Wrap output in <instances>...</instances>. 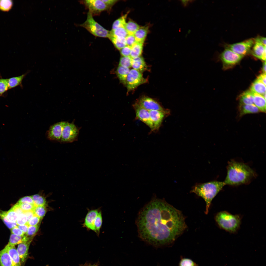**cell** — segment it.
Listing matches in <instances>:
<instances>
[{"instance_id":"cell-52","label":"cell","mask_w":266,"mask_h":266,"mask_svg":"<svg viewBox=\"0 0 266 266\" xmlns=\"http://www.w3.org/2000/svg\"><path fill=\"white\" fill-rule=\"evenodd\" d=\"M255 42L261 44L266 46V38L264 37L258 36L254 39Z\"/></svg>"},{"instance_id":"cell-59","label":"cell","mask_w":266,"mask_h":266,"mask_svg":"<svg viewBox=\"0 0 266 266\" xmlns=\"http://www.w3.org/2000/svg\"><path fill=\"white\" fill-rule=\"evenodd\" d=\"M96 266L95 265H91L89 266Z\"/></svg>"},{"instance_id":"cell-29","label":"cell","mask_w":266,"mask_h":266,"mask_svg":"<svg viewBox=\"0 0 266 266\" xmlns=\"http://www.w3.org/2000/svg\"><path fill=\"white\" fill-rule=\"evenodd\" d=\"M143 44L136 42L131 47L130 56L131 58H135L141 56L143 51Z\"/></svg>"},{"instance_id":"cell-22","label":"cell","mask_w":266,"mask_h":266,"mask_svg":"<svg viewBox=\"0 0 266 266\" xmlns=\"http://www.w3.org/2000/svg\"><path fill=\"white\" fill-rule=\"evenodd\" d=\"M149 32L148 26L140 27L134 34L136 42L143 43Z\"/></svg>"},{"instance_id":"cell-6","label":"cell","mask_w":266,"mask_h":266,"mask_svg":"<svg viewBox=\"0 0 266 266\" xmlns=\"http://www.w3.org/2000/svg\"><path fill=\"white\" fill-rule=\"evenodd\" d=\"M147 80L143 76L142 73L133 69L130 70L126 82L127 93L140 85L147 82Z\"/></svg>"},{"instance_id":"cell-5","label":"cell","mask_w":266,"mask_h":266,"mask_svg":"<svg viewBox=\"0 0 266 266\" xmlns=\"http://www.w3.org/2000/svg\"><path fill=\"white\" fill-rule=\"evenodd\" d=\"M80 26L86 29L94 36L108 38L110 31L105 29L96 21L92 14L89 12L87 13L86 20Z\"/></svg>"},{"instance_id":"cell-1","label":"cell","mask_w":266,"mask_h":266,"mask_svg":"<svg viewBox=\"0 0 266 266\" xmlns=\"http://www.w3.org/2000/svg\"><path fill=\"white\" fill-rule=\"evenodd\" d=\"M136 223L140 238L155 247L172 242L187 227L180 211L156 198L140 210Z\"/></svg>"},{"instance_id":"cell-42","label":"cell","mask_w":266,"mask_h":266,"mask_svg":"<svg viewBox=\"0 0 266 266\" xmlns=\"http://www.w3.org/2000/svg\"><path fill=\"white\" fill-rule=\"evenodd\" d=\"M7 217L8 220L12 222H16L18 218L17 213L12 208L7 212Z\"/></svg>"},{"instance_id":"cell-31","label":"cell","mask_w":266,"mask_h":266,"mask_svg":"<svg viewBox=\"0 0 266 266\" xmlns=\"http://www.w3.org/2000/svg\"><path fill=\"white\" fill-rule=\"evenodd\" d=\"M26 75L25 73L18 76L8 79V89H11L20 84Z\"/></svg>"},{"instance_id":"cell-41","label":"cell","mask_w":266,"mask_h":266,"mask_svg":"<svg viewBox=\"0 0 266 266\" xmlns=\"http://www.w3.org/2000/svg\"><path fill=\"white\" fill-rule=\"evenodd\" d=\"M20 208L24 212L33 211L35 207L34 205L26 203H17Z\"/></svg>"},{"instance_id":"cell-39","label":"cell","mask_w":266,"mask_h":266,"mask_svg":"<svg viewBox=\"0 0 266 266\" xmlns=\"http://www.w3.org/2000/svg\"><path fill=\"white\" fill-rule=\"evenodd\" d=\"M33 212L35 215L41 219L45 216L46 210L45 206H35Z\"/></svg>"},{"instance_id":"cell-55","label":"cell","mask_w":266,"mask_h":266,"mask_svg":"<svg viewBox=\"0 0 266 266\" xmlns=\"http://www.w3.org/2000/svg\"><path fill=\"white\" fill-rule=\"evenodd\" d=\"M17 227L24 234H26L27 231L29 226L27 224H25L22 225H18Z\"/></svg>"},{"instance_id":"cell-9","label":"cell","mask_w":266,"mask_h":266,"mask_svg":"<svg viewBox=\"0 0 266 266\" xmlns=\"http://www.w3.org/2000/svg\"><path fill=\"white\" fill-rule=\"evenodd\" d=\"M93 16L98 15L102 11H108V8L102 0H86L81 2Z\"/></svg>"},{"instance_id":"cell-25","label":"cell","mask_w":266,"mask_h":266,"mask_svg":"<svg viewBox=\"0 0 266 266\" xmlns=\"http://www.w3.org/2000/svg\"><path fill=\"white\" fill-rule=\"evenodd\" d=\"M129 68L118 66L116 74L120 82L126 85V80L130 71Z\"/></svg>"},{"instance_id":"cell-17","label":"cell","mask_w":266,"mask_h":266,"mask_svg":"<svg viewBox=\"0 0 266 266\" xmlns=\"http://www.w3.org/2000/svg\"><path fill=\"white\" fill-rule=\"evenodd\" d=\"M252 46V55L256 57L266 61V46L255 41Z\"/></svg>"},{"instance_id":"cell-10","label":"cell","mask_w":266,"mask_h":266,"mask_svg":"<svg viewBox=\"0 0 266 266\" xmlns=\"http://www.w3.org/2000/svg\"><path fill=\"white\" fill-rule=\"evenodd\" d=\"M243 57L226 48L222 53L220 58L225 66H232L238 63Z\"/></svg>"},{"instance_id":"cell-46","label":"cell","mask_w":266,"mask_h":266,"mask_svg":"<svg viewBox=\"0 0 266 266\" xmlns=\"http://www.w3.org/2000/svg\"><path fill=\"white\" fill-rule=\"evenodd\" d=\"M27 222V217L24 213L22 214L19 215L16 221L17 225H22L26 224Z\"/></svg>"},{"instance_id":"cell-44","label":"cell","mask_w":266,"mask_h":266,"mask_svg":"<svg viewBox=\"0 0 266 266\" xmlns=\"http://www.w3.org/2000/svg\"><path fill=\"white\" fill-rule=\"evenodd\" d=\"M39 228V225L29 226L26 235L27 236H32L37 232Z\"/></svg>"},{"instance_id":"cell-8","label":"cell","mask_w":266,"mask_h":266,"mask_svg":"<svg viewBox=\"0 0 266 266\" xmlns=\"http://www.w3.org/2000/svg\"><path fill=\"white\" fill-rule=\"evenodd\" d=\"M78 133V129L73 123L65 122L60 141L70 142L74 141Z\"/></svg>"},{"instance_id":"cell-27","label":"cell","mask_w":266,"mask_h":266,"mask_svg":"<svg viewBox=\"0 0 266 266\" xmlns=\"http://www.w3.org/2000/svg\"><path fill=\"white\" fill-rule=\"evenodd\" d=\"M240 104L248 105L254 104L253 95L250 91H247L243 93L239 97Z\"/></svg>"},{"instance_id":"cell-28","label":"cell","mask_w":266,"mask_h":266,"mask_svg":"<svg viewBox=\"0 0 266 266\" xmlns=\"http://www.w3.org/2000/svg\"><path fill=\"white\" fill-rule=\"evenodd\" d=\"M128 34L124 27H120L110 31L109 36L125 38Z\"/></svg>"},{"instance_id":"cell-16","label":"cell","mask_w":266,"mask_h":266,"mask_svg":"<svg viewBox=\"0 0 266 266\" xmlns=\"http://www.w3.org/2000/svg\"><path fill=\"white\" fill-rule=\"evenodd\" d=\"M99 211V209L89 210L85 218L83 226L89 230H91L96 232L94 223L96 218Z\"/></svg>"},{"instance_id":"cell-50","label":"cell","mask_w":266,"mask_h":266,"mask_svg":"<svg viewBox=\"0 0 266 266\" xmlns=\"http://www.w3.org/2000/svg\"><path fill=\"white\" fill-rule=\"evenodd\" d=\"M106 5L108 11H110L112 6L118 1L116 0H102Z\"/></svg>"},{"instance_id":"cell-40","label":"cell","mask_w":266,"mask_h":266,"mask_svg":"<svg viewBox=\"0 0 266 266\" xmlns=\"http://www.w3.org/2000/svg\"><path fill=\"white\" fill-rule=\"evenodd\" d=\"M8 89V79H0V96Z\"/></svg>"},{"instance_id":"cell-30","label":"cell","mask_w":266,"mask_h":266,"mask_svg":"<svg viewBox=\"0 0 266 266\" xmlns=\"http://www.w3.org/2000/svg\"><path fill=\"white\" fill-rule=\"evenodd\" d=\"M139 25L132 20H129L126 22L124 27L128 34H134L140 27Z\"/></svg>"},{"instance_id":"cell-35","label":"cell","mask_w":266,"mask_h":266,"mask_svg":"<svg viewBox=\"0 0 266 266\" xmlns=\"http://www.w3.org/2000/svg\"><path fill=\"white\" fill-rule=\"evenodd\" d=\"M7 212L0 210V218L1 219L4 223L10 229H12L13 227L17 226L16 222H12L9 221L7 217Z\"/></svg>"},{"instance_id":"cell-4","label":"cell","mask_w":266,"mask_h":266,"mask_svg":"<svg viewBox=\"0 0 266 266\" xmlns=\"http://www.w3.org/2000/svg\"><path fill=\"white\" fill-rule=\"evenodd\" d=\"M216 222L220 228L230 233L236 232L241 222L240 216L234 215L226 211L218 213L215 217Z\"/></svg>"},{"instance_id":"cell-47","label":"cell","mask_w":266,"mask_h":266,"mask_svg":"<svg viewBox=\"0 0 266 266\" xmlns=\"http://www.w3.org/2000/svg\"><path fill=\"white\" fill-rule=\"evenodd\" d=\"M41 219L34 214L33 216L27 222L29 226H34L37 225L39 223Z\"/></svg>"},{"instance_id":"cell-18","label":"cell","mask_w":266,"mask_h":266,"mask_svg":"<svg viewBox=\"0 0 266 266\" xmlns=\"http://www.w3.org/2000/svg\"><path fill=\"white\" fill-rule=\"evenodd\" d=\"M5 248L11 257L13 266H22L17 249L15 246L8 244Z\"/></svg>"},{"instance_id":"cell-2","label":"cell","mask_w":266,"mask_h":266,"mask_svg":"<svg viewBox=\"0 0 266 266\" xmlns=\"http://www.w3.org/2000/svg\"><path fill=\"white\" fill-rule=\"evenodd\" d=\"M227 176L224 182L226 185L236 186L248 183L256 175L254 171L244 163L231 161L227 168Z\"/></svg>"},{"instance_id":"cell-7","label":"cell","mask_w":266,"mask_h":266,"mask_svg":"<svg viewBox=\"0 0 266 266\" xmlns=\"http://www.w3.org/2000/svg\"><path fill=\"white\" fill-rule=\"evenodd\" d=\"M254 42V39L250 38L242 42L229 45L227 48L238 54L244 56L249 51Z\"/></svg>"},{"instance_id":"cell-11","label":"cell","mask_w":266,"mask_h":266,"mask_svg":"<svg viewBox=\"0 0 266 266\" xmlns=\"http://www.w3.org/2000/svg\"><path fill=\"white\" fill-rule=\"evenodd\" d=\"M133 107L135 111L136 117L148 126L152 131L154 129L151 119L149 111L140 106L135 102Z\"/></svg>"},{"instance_id":"cell-12","label":"cell","mask_w":266,"mask_h":266,"mask_svg":"<svg viewBox=\"0 0 266 266\" xmlns=\"http://www.w3.org/2000/svg\"><path fill=\"white\" fill-rule=\"evenodd\" d=\"M136 102L140 106L149 111L151 110L165 111L166 110L163 108L156 100L148 97H141Z\"/></svg>"},{"instance_id":"cell-53","label":"cell","mask_w":266,"mask_h":266,"mask_svg":"<svg viewBox=\"0 0 266 266\" xmlns=\"http://www.w3.org/2000/svg\"><path fill=\"white\" fill-rule=\"evenodd\" d=\"M12 208L17 214L18 217L20 214L23 213V212L17 203Z\"/></svg>"},{"instance_id":"cell-49","label":"cell","mask_w":266,"mask_h":266,"mask_svg":"<svg viewBox=\"0 0 266 266\" xmlns=\"http://www.w3.org/2000/svg\"><path fill=\"white\" fill-rule=\"evenodd\" d=\"M17 203H26L34 205L33 201L31 196L23 197L20 199Z\"/></svg>"},{"instance_id":"cell-24","label":"cell","mask_w":266,"mask_h":266,"mask_svg":"<svg viewBox=\"0 0 266 266\" xmlns=\"http://www.w3.org/2000/svg\"><path fill=\"white\" fill-rule=\"evenodd\" d=\"M0 266H13L11 257L5 248L0 251Z\"/></svg>"},{"instance_id":"cell-45","label":"cell","mask_w":266,"mask_h":266,"mask_svg":"<svg viewBox=\"0 0 266 266\" xmlns=\"http://www.w3.org/2000/svg\"><path fill=\"white\" fill-rule=\"evenodd\" d=\"M126 45L131 47L136 42L134 34H128L125 38Z\"/></svg>"},{"instance_id":"cell-19","label":"cell","mask_w":266,"mask_h":266,"mask_svg":"<svg viewBox=\"0 0 266 266\" xmlns=\"http://www.w3.org/2000/svg\"><path fill=\"white\" fill-rule=\"evenodd\" d=\"M132 67L133 69L141 73L148 69V66L144 58L141 56L136 58H132Z\"/></svg>"},{"instance_id":"cell-58","label":"cell","mask_w":266,"mask_h":266,"mask_svg":"<svg viewBox=\"0 0 266 266\" xmlns=\"http://www.w3.org/2000/svg\"><path fill=\"white\" fill-rule=\"evenodd\" d=\"M262 71L263 72V73H266V61L264 62V63L263 67H262Z\"/></svg>"},{"instance_id":"cell-38","label":"cell","mask_w":266,"mask_h":266,"mask_svg":"<svg viewBox=\"0 0 266 266\" xmlns=\"http://www.w3.org/2000/svg\"><path fill=\"white\" fill-rule=\"evenodd\" d=\"M13 5L11 0H0V10L7 11L10 10Z\"/></svg>"},{"instance_id":"cell-48","label":"cell","mask_w":266,"mask_h":266,"mask_svg":"<svg viewBox=\"0 0 266 266\" xmlns=\"http://www.w3.org/2000/svg\"><path fill=\"white\" fill-rule=\"evenodd\" d=\"M120 50V54L122 56H130L131 51V47L126 46Z\"/></svg>"},{"instance_id":"cell-54","label":"cell","mask_w":266,"mask_h":266,"mask_svg":"<svg viewBox=\"0 0 266 266\" xmlns=\"http://www.w3.org/2000/svg\"><path fill=\"white\" fill-rule=\"evenodd\" d=\"M23 213L26 216L27 220V222L34 215L33 212V211H30L24 212Z\"/></svg>"},{"instance_id":"cell-34","label":"cell","mask_w":266,"mask_h":266,"mask_svg":"<svg viewBox=\"0 0 266 266\" xmlns=\"http://www.w3.org/2000/svg\"><path fill=\"white\" fill-rule=\"evenodd\" d=\"M35 206H45L46 200L44 197L39 194L31 196Z\"/></svg>"},{"instance_id":"cell-3","label":"cell","mask_w":266,"mask_h":266,"mask_svg":"<svg viewBox=\"0 0 266 266\" xmlns=\"http://www.w3.org/2000/svg\"><path fill=\"white\" fill-rule=\"evenodd\" d=\"M225 185L224 182L216 181L197 183L192 187L191 192L204 200L206 203L205 213L207 214L212 200Z\"/></svg>"},{"instance_id":"cell-51","label":"cell","mask_w":266,"mask_h":266,"mask_svg":"<svg viewBox=\"0 0 266 266\" xmlns=\"http://www.w3.org/2000/svg\"><path fill=\"white\" fill-rule=\"evenodd\" d=\"M11 231L12 233L17 235L23 236L24 235V233L17 226L11 229Z\"/></svg>"},{"instance_id":"cell-32","label":"cell","mask_w":266,"mask_h":266,"mask_svg":"<svg viewBox=\"0 0 266 266\" xmlns=\"http://www.w3.org/2000/svg\"><path fill=\"white\" fill-rule=\"evenodd\" d=\"M117 49L120 50L126 45L125 38H120L111 36L108 38Z\"/></svg>"},{"instance_id":"cell-57","label":"cell","mask_w":266,"mask_h":266,"mask_svg":"<svg viewBox=\"0 0 266 266\" xmlns=\"http://www.w3.org/2000/svg\"><path fill=\"white\" fill-rule=\"evenodd\" d=\"M266 73H263L257 77V79L260 80L266 85Z\"/></svg>"},{"instance_id":"cell-13","label":"cell","mask_w":266,"mask_h":266,"mask_svg":"<svg viewBox=\"0 0 266 266\" xmlns=\"http://www.w3.org/2000/svg\"><path fill=\"white\" fill-rule=\"evenodd\" d=\"M150 118L153 123L154 131L158 130L165 116L169 111L151 110L149 111Z\"/></svg>"},{"instance_id":"cell-56","label":"cell","mask_w":266,"mask_h":266,"mask_svg":"<svg viewBox=\"0 0 266 266\" xmlns=\"http://www.w3.org/2000/svg\"><path fill=\"white\" fill-rule=\"evenodd\" d=\"M181 4L184 7H187L190 3L193 2L194 0H180Z\"/></svg>"},{"instance_id":"cell-26","label":"cell","mask_w":266,"mask_h":266,"mask_svg":"<svg viewBox=\"0 0 266 266\" xmlns=\"http://www.w3.org/2000/svg\"><path fill=\"white\" fill-rule=\"evenodd\" d=\"M30 238L26 235L23 236L17 235L13 234H11L10 236L8 244L14 246L24 242L27 241L31 239Z\"/></svg>"},{"instance_id":"cell-23","label":"cell","mask_w":266,"mask_h":266,"mask_svg":"<svg viewBox=\"0 0 266 266\" xmlns=\"http://www.w3.org/2000/svg\"><path fill=\"white\" fill-rule=\"evenodd\" d=\"M240 116L251 113H257L260 111L257 107L254 104H240L239 107Z\"/></svg>"},{"instance_id":"cell-21","label":"cell","mask_w":266,"mask_h":266,"mask_svg":"<svg viewBox=\"0 0 266 266\" xmlns=\"http://www.w3.org/2000/svg\"><path fill=\"white\" fill-rule=\"evenodd\" d=\"M250 91L259 94L263 97L266 94V86L260 80L257 79L252 84Z\"/></svg>"},{"instance_id":"cell-36","label":"cell","mask_w":266,"mask_h":266,"mask_svg":"<svg viewBox=\"0 0 266 266\" xmlns=\"http://www.w3.org/2000/svg\"><path fill=\"white\" fill-rule=\"evenodd\" d=\"M102 222V217L101 211H99L96 218L94 225L96 230V233L97 235L99 234L100 229L101 227Z\"/></svg>"},{"instance_id":"cell-14","label":"cell","mask_w":266,"mask_h":266,"mask_svg":"<svg viewBox=\"0 0 266 266\" xmlns=\"http://www.w3.org/2000/svg\"><path fill=\"white\" fill-rule=\"evenodd\" d=\"M65 122L57 123L50 127L48 133V137L50 140H60Z\"/></svg>"},{"instance_id":"cell-33","label":"cell","mask_w":266,"mask_h":266,"mask_svg":"<svg viewBox=\"0 0 266 266\" xmlns=\"http://www.w3.org/2000/svg\"><path fill=\"white\" fill-rule=\"evenodd\" d=\"M128 14V13L125 14L115 20L113 23L112 30L115 29L120 27H124Z\"/></svg>"},{"instance_id":"cell-37","label":"cell","mask_w":266,"mask_h":266,"mask_svg":"<svg viewBox=\"0 0 266 266\" xmlns=\"http://www.w3.org/2000/svg\"><path fill=\"white\" fill-rule=\"evenodd\" d=\"M132 58L130 56H122L120 58L119 65L129 68L132 67Z\"/></svg>"},{"instance_id":"cell-20","label":"cell","mask_w":266,"mask_h":266,"mask_svg":"<svg viewBox=\"0 0 266 266\" xmlns=\"http://www.w3.org/2000/svg\"><path fill=\"white\" fill-rule=\"evenodd\" d=\"M251 92L253 95L254 104L260 111L266 112V100L262 96L257 93Z\"/></svg>"},{"instance_id":"cell-43","label":"cell","mask_w":266,"mask_h":266,"mask_svg":"<svg viewBox=\"0 0 266 266\" xmlns=\"http://www.w3.org/2000/svg\"><path fill=\"white\" fill-rule=\"evenodd\" d=\"M179 266H198L193 260L188 258H183L180 261Z\"/></svg>"},{"instance_id":"cell-15","label":"cell","mask_w":266,"mask_h":266,"mask_svg":"<svg viewBox=\"0 0 266 266\" xmlns=\"http://www.w3.org/2000/svg\"><path fill=\"white\" fill-rule=\"evenodd\" d=\"M31 239L19 244L17 249L22 266H24L28 256L29 246L32 241Z\"/></svg>"}]
</instances>
